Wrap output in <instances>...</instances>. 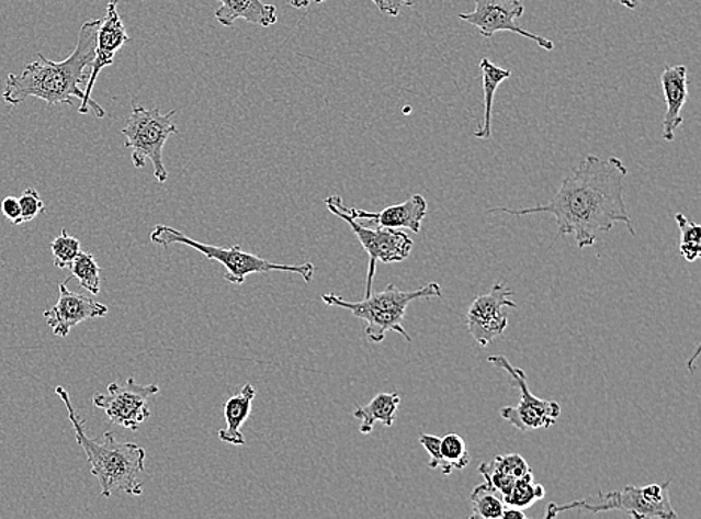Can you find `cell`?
Masks as SVG:
<instances>
[{
  "mask_svg": "<svg viewBox=\"0 0 701 519\" xmlns=\"http://www.w3.org/2000/svg\"><path fill=\"white\" fill-rule=\"evenodd\" d=\"M151 242L162 247L171 245H183L192 247L197 252L204 255L210 261L221 262L226 268L225 280L233 284H245L250 274H265L272 271H286V273L298 274L305 283H310L315 275L316 267L312 262L301 263V266H286V263H274L256 257L253 253L245 252L239 246L217 247L205 245L184 236L183 233L167 225L155 226L150 234Z\"/></svg>",
  "mask_w": 701,
  "mask_h": 519,
  "instance_id": "obj_5",
  "label": "cell"
},
{
  "mask_svg": "<svg viewBox=\"0 0 701 519\" xmlns=\"http://www.w3.org/2000/svg\"><path fill=\"white\" fill-rule=\"evenodd\" d=\"M662 88L667 106L663 122V138L671 143L676 131L683 123L682 110L690 99L687 66H667L662 74Z\"/></svg>",
  "mask_w": 701,
  "mask_h": 519,
  "instance_id": "obj_16",
  "label": "cell"
},
{
  "mask_svg": "<svg viewBox=\"0 0 701 519\" xmlns=\"http://www.w3.org/2000/svg\"><path fill=\"white\" fill-rule=\"evenodd\" d=\"M490 364L505 370L509 374L511 383L518 386L521 393L518 406L502 407L500 415L502 419L510 422L511 426L518 428L519 431L530 432L540 430V428H551L558 421L561 416V406L554 399H542L531 394L528 388L527 374L522 369L511 365L510 361L502 356H493L488 358Z\"/></svg>",
  "mask_w": 701,
  "mask_h": 519,
  "instance_id": "obj_9",
  "label": "cell"
},
{
  "mask_svg": "<svg viewBox=\"0 0 701 519\" xmlns=\"http://www.w3.org/2000/svg\"><path fill=\"white\" fill-rule=\"evenodd\" d=\"M69 270H71L72 278H76L80 286L89 291L90 294L98 295L101 292V275H99L101 267L98 266L92 253L81 250Z\"/></svg>",
  "mask_w": 701,
  "mask_h": 519,
  "instance_id": "obj_24",
  "label": "cell"
},
{
  "mask_svg": "<svg viewBox=\"0 0 701 519\" xmlns=\"http://www.w3.org/2000/svg\"><path fill=\"white\" fill-rule=\"evenodd\" d=\"M544 496H546V489H544L542 484H535L534 473L530 471L525 475L518 477L509 497L505 498V504L518 509H528L535 501L542 500Z\"/></svg>",
  "mask_w": 701,
  "mask_h": 519,
  "instance_id": "obj_23",
  "label": "cell"
},
{
  "mask_svg": "<svg viewBox=\"0 0 701 519\" xmlns=\"http://www.w3.org/2000/svg\"><path fill=\"white\" fill-rule=\"evenodd\" d=\"M20 208H22V224L23 222L35 221L41 213H44L45 204L41 200L38 191L33 188H27L19 198Z\"/></svg>",
  "mask_w": 701,
  "mask_h": 519,
  "instance_id": "obj_28",
  "label": "cell"
},
{
  "mask_svg": "<svg viewBox=\"0 0 701 519\" xmlns=\"http://www.w3.org/2000/svg\"><path fill=\"white\" fill-rule=\"evenodd\" d=\"M472 461L465 440L456 432H449L440 439V465L439 471L443 475H451L453 471H463Z\"/></svg>",
  "mask_w": 701,
  "mask_h": 519,
  "instance_id": "obj_21",
  "label": "cell"
},
{
  "mask_svg": "<svg viewBox=\"0 0 701 519\" xmlns=\"http://www.w3.org/2000/svg\"><path fill=\"white\" fill-rule=\"evenodd\" d=\"M470 500H472V518L500 519L505 514V498L486 481L473 489Z\"/></svg>",
  "mask_w": 701,
  "mask_h": 519,
  "instance_id": "obj_22",
  "label": "cell"
},
{
  "mask_svg": "<svg viewBox=\"0 0 701 519\" xmlns=\"http://www.w3.org/2000/svg\"><path fill=\"white\" fill-rule=\"evenodd\" d=\"M120 0H110L106 5L104 19L101 20L98 29L97 49H94V59L92 72L86 82L84 99H82L78 113L88 114L90 110L97 114V117L104 119L105 110L92 99V92L99 74L104 71L109 66L114 65L115 55L120 48L131 43V36L127 35L125 24L118 14L117 5Z\"/></svg>",
  "mask_w": 701,
  "mask_h": 519,
  "instance_id": "obj_11",
  "label": "cell"
},
{
  "mask_svg": "<svg viewBox=\"0 0 701 519\" xmlns=\"http://www.w3.org/2000/svg\"><path fill=\"white\" fill-rule=\"evenodd\" d=\"M3 216L14 225L22 224V208H20L19 198L7 196L0 204Z\"/></svg>",
  "mask_w": 701,
  "mask_h": 519,
  "instance_id": "obj_31",
  "label": "cell"
},
{
  "mask_svg": "<svg viewBox=\"0 0 701 519\" xmlns=\"http://www.w3.org/2000/svg\"><path fill=\"white\" fill-rule=\"evenodd\" d=\"M629 168L621 159H601L585 156L583 162L561 183L558 193L550 203L530 208L497 207L488 214L506 213L510 216H530L547 213L556 219L558 236H573L577 247L585 249L596 245L598 236L609 233L614 224H625L631 236H636L633 221L624 200V179Z\"/></svg>",
  "mask_w": 701,
  "mask_h": 519,
  "instance_id": "obj_1",
  "label": "cell"
},
{
  "mask_svg": "<svg viewBox=\"0 0 701 519\" xmlns=\"http://www.w3.org/2000/svg\"><path fill=\"white\" fill-rule=\"evenodd\" d=\"M675 221L680 229V255L688 262L697 261L701 255V226L688 219L682 213H676Z\"/></svg>",
  "mask_w": 701,
  "mask_h": 519,
  "instance_id": "obj_25",
  "label": "cell"
},
{
  "mask_svg": "<svg viewBox=\"0 0 701 519\" xmlns=\"http://www.w3.org/2000/svg\"><path fill=\"white\" fill-rule=\"evenodd\" d=\"M513 295L515 292L507 290L505 283H495L489 292L473 301L467 313L468 331L482 348L493 343L509 327L506 308H518L511 300Z\"/></svg>",
  "mask_w": 701,
  "mask_h": 519,
  "instance_id": "obj_13",
  "label": "cell"
},
{
  "mask_svg": "<svg viewBox=\"0 0 701 519\" xmlns=\"http://www.w3.org/2000/svg\"><path fill=\"white\" fill-rule=\"evenodd\" d=\"M329 200L353 219L364 221L366 224L377 226V228L410 229L415 234H419L422 229V222L428 213V203L422 195L410 196L404 203L391 205L378 213L346 207L343 200L338 195H331Z\"/></svg>",
  "mask_w": 701,
  "mask_h": 519,
  "instance_id": "obj_15",
  "label": "cell"
},
{
  "mask_svg": "<svg viewBox=\"0 0 701 519\" xmlns=\"http://www.w3.org/2000/svg\"><path fill=\"white\" fill-rule=\"evenodd\" d=\"M489 465L495 471L505 473V475L515 477V479L531 471L525 459L519 454L497 455L490 461Z\"/></svg>",
  "mask_w": 701,
  "mask_h": 519,
  "instance_id": "obj_27",
  "label": "cell"
},
{
  "mask_svg": "<svg viewBox=\"0 0 701 519\" xmlns=\"http://www.w3.org/2000/svg\"><path fill=\"white\" fill-rule=\"evenodd\" d=\"M327 2V0H289L292 8H296V10H303V8H308L312 5H319V3Z\"/></svg>",
  "mask_w": 701,
  "mask_h": 519,
  "instance_id": "obj_33",
  "label": "cell"
},
{
  "mask_svg": "<svg viewBox=\"0 0 701 519\" xmlns=\"http://www.w3.org/2000/svg\"><path fill=\"white\" fill-rule=\"evenodd\" d=\"M382 14L398 16L404 7L411 8L415 0H371Z\"/></svg>",
  "mask_w": 701,
  "mask_h": 519,
  "instance_id": "obj_29",
  "label": "cell"
},
{
  "mask_svg": "<svg viewBox=\"0 0 701 519\" xmlns=\"http://www.w3.org/2000/svg\"><path fill=\"white\" fill-rule=\"evenodd\" d=\"M101 20H89L82 24L76 49L61 61L48 60L38 53L39 61L29 64L20 76L10 74L2 99L15 106L27 98L41 99L48 105H72V99H84L81 84L88 82L86 69L92 66L97 49L98 29Z\"/></svg>",
  "mask_w": 701,
  "mask_h": 519,
  "instance_id": "obj_2",
  "label": "cell"
},
{
  "mask_svg": "<svg viewBox=\"0 0 701 519\" xmlns=\"http://www.w3.org/2000/svg\"><path fill=\"white\" fill-rule=\"evenodd\" d=\"M158 385H139L129 377L123 385L110 383L109 394H94L93 405L105 411L110 421L127 430L138 431L151 416L148 399L159 394Z\"/></svg>",
  "mask_w": 701,
  "mask_h": 519,
  "instance_id": "obj_10",
  "label": "cell"
},
{
  "mask_svg": "<svg viewBox=\"0 0 701 519\" xmlns=\"http://www.w3.org/2000/svg\"><path fill=\"white\" fill-rule=\"evenodd\" d=\"M420 444L425 449H427L428 454H430L431 460L428 465L431 469H439L440 465V438H436V436L431 435H422L419 439Z\"/></svg>",
  "mask_w": 701,
  "mask_h": 519,
  "instance_id": "obj_30",
  "label": "cell"
},
{
  "mask_svg": "<svg viewBox=\"0 0 701 519\" xmlns=\"http://www.w3.org/2000/svg\"><path fill=\"white\" fill-rule=\"evenodd\" d=\"M399 403H402L399 394L382 393L375 395L369 405L354 407L352 415L353 418L361 421V426H359L361 435H371V431L374 430V426L377 422H382L385 427L394 426Z\"/></svg>",
  "mask_w": 701,
  "mask_h": 519,
  "instance_id": "obj_19",
  "label": "cell"
},
{
  "mask_svg": "<svg viewBox=\"0 0 701 519\" xmlns=\"http://www.w3.org/2000/svg\"><path fill=\"white\" fill-rule=\"evenodd\" d=\"M482 78H484V102H485V119L484 125L480 129L474 132V138L489 139L493 137V109L494 98L500 88L501 82L509 80L511 77L510 69L500 68L493 64L488 57H484L480 60Z\"/></svg>",
  "mask_w": 701,
  "mask_h": 519,
  "instance_id": "obj_20",
  "label": "cell"
},
{
  "mask_svg": "<svg viewBox=\"0 0 701 519\" xmlns=\"http://www.w3.org/2000/svg\"><path fill=\"white\" fill-rule=\"evenodd\" d=\"M580 509L587 512L600 514L610 512V510H624L631 518H662L676 519L678 514L675 512L670 500V481L666 484H651L646 487H626L620 492L598 493L596 496L584 498V500H575L572 504L547 506L546 518H554L561 512L567 510Z\"/></svg>",
  "mask_w": 701,
  "mask_h": 519,
  "instance_id": "obj_6",
  "label": "cell"
},
{
  "mask_svg": "<svg viewBox=\"0 0 701 519\" xmlns=\"http://www.w3.org/2000/svg\"><path fill=\"white\" fill-rule=\"evenodd\" d=\"M222 7L216 11L217 22L225 27H233L237 20H246L256 26L270 27L278 23V10L274 5H265L262 0H217Z\"/></svg>",
  "mask_w": 701,
  "mask_h": 519,
  "instance_id": "obj_17",
  "label": "cell"
},
{
  "mask_svg": "<svg viewBox=\"0 0 701 519\" xmlns=\"http://www.w3.org/2000/svg\"><path fill=\"white\" fill-rule=\"evenodd\" d=\"M109 307L90 296L76 294L68 290V280L59 284V300L49 311L44 312L48 327L56 337L65 339L72 328L84 320L109 315Z\"/></svg>",
  "mask_w": 701,
  "mask_h": 519,
  "instance_id": "obj_14",
  "label": "cell"
},
{
  "mask_svg": "<svg viewBox=\"0 0 701 519\" xmlns=\"http://www.w3.org/2000/svg\"><path fill=\"white\" fill-rule=\"evenodd\" d=\"M177 110L168 114L160 113L159 109H144L142 105L132 104L131 117L122 129L125 137V147L132 150V162L135 168L146 167L147 159L151 160L155 168V179L160 184L167 183L168 171L163 163V147L171 135L179 134L174 117Z\"/></svg>",
  "mask_w": 701,
  "mask_h": 519,
  "instance_id": "obj_7",
  "label": "cell"
},
{
  "mask_svg": "<svg viewBox=\"0 0 701 519\" xmlns=\"http://www.w3.org/2000/svg\"><path fill=\"white\" fill-rule=\"evenodd\" d=\"M81 252V242L78 238L69 236L68 230H61L59 237L52 242V253L55 257V266L60 270H69L71 263Z\"/></svg>",
  "mask_w": 701,
  "mask_h": 519,
  "instance_id": "obj_26",
  "label": "cell"
},
{
  "mask_svg": "<svg viewBox=\"0 0 701 519\" xmlns=\"http://www.w3.org/2000/svg\"><path fill=\"white\" fill-rule=\"evenodd\" d=\"M256 395H258V391L255 390V386L246 383L241 393L234 395L226 402L224 409L226 428L217 431L222 442L234 444V447H245L246 439L241 428L250 418Z\"/></svg>",
  "mask_w": 701,
  "mask_h": 519,
  "instance_id": "obj_18",
  "label": "cell"
},
{
  "mask_svg": "<svg viewBox=\"0 0 701 519\" xmlns=\"http://www.w3.org/2000/svg\"><path fill=\"white\" fill-rule=\"evenodd\" d=\"M474 3H476V8L473 12L457 16L463 22L477 27L484 38L493 40L495 33L511 32L534 41L539 47L546 49V52H552L555 48L551 40L543 38V36L535 35V33L519 26L517 20L521 19L525 12V5L521 0H474Z\"/></svg>",
  "mask_w": 701,
  "mask_h": 519,
  "instance_id": "obj_12",
  "label": "cell"
},
{
  "mask_svg": "<svg viewBox=\"0 0 701 519\" xmlns=\"http://www.w3.org/2000/svg\"><path fill=\"white\" fill-rule=\"evenodd\" d=\"M325 205H327L329 212L343 219L353 229L354 236L358 237L359 242L369 255V274H366L365 286V296H369L373 292L377 262L394 263L406 261L411 249H414V241L406 233L399 229L377 228V226L369 228L364 222L353 219L343 210L338 208L329 200V196L325 200Z\"/></svg>",
  "mask_w": 701,
  "mask_h": 519,
  "instance_id": "obj_8",
  "label": "cell"
},
{
  "mask_svg": "<svg viewBox=\"0 0 701 519\" xmlns=\"http://www.w3.org/2000/svg\"><path fill=\"white\" fill-rule=\"evenodd\" d=\"M56 394L68 410V418L76 431L77 443L80 444L92 475L101 485V496L109 498L115 492H123L129 496H142L143 484L138 479L139 473L146 472V451L135 443H120L115 440L113 431L104 432V440L90 439L86 435L84 419L78 416L74 409L68 391L64 386H57Z\"/></svg>",
  "mask_w": 701,
  "mask_h": 519,
  "instance_id": "obj_3",
  "label": "cell"
},
{
  "mask_svg": "<svg viewBox=\"0 0 701 519\" xmlns=\"http://www.w3.org/2000/svg\"><path fill=\"white\" fill-rule=\"evenodd\" d=\"M621 5H624L626 8V10H636L637 8V0H620Z\"/></svg>",
  "mask_w": 701,
  "mask_h": 519,
  "instance_id": "obj_34",
  "label": "cell"
},
{
  "mask_svg": "<svg viewBox=\"0 0 701 519\" xmlns=\"http://www.w3.org/2000/svg\"><path fill=\"white\" fill-rule=\"evenodd\" d=\"M502 519H527V514L523 509L513 508V506H506Z\"/></svg>",
  "mask_w": 701,
  "mask_h": 519,
  "instance_id": "obj_32",
  "label": "cell"
},
{
  "mask_svg": "<svg viewBox=\"0 0 701 519\" xmlns=\"http://www.w3.org/2000/svg\"><path fill=\"white\" fill-rule=\"evenodd\" d=\"M443 298V290L439 283L431 282L420 290L404 292L395 284H387L386 290L365 296L362 301L344 300L336 294L321 295V301L328 307L346 308L365 323V336L373 343H382L389 331L402 334L404 339L411 341L410 334L404 328V317L407 307L416 300Z\"/></svg>",
  "mask_w": 701,
  "mask_h": 519,
  "instance_id": "obj_4",
  "label": "cell"
}]
</instances>
